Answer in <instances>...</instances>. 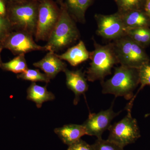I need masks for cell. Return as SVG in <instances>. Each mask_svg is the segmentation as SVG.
I'll list each match as a JSON object with an SVG mask.
<instances>
[{
    "instance_id": "cell-1",
    "label": "cell",
    "mask_w": 150,
    "mask_h": 150,
    "mask_svg": "<svg viewBox=\"0 0 150 150\" xmlns=\"http://www.w3.org/2000/svg\"><path fill=\"white\" fill-rule=\"evenodd\" d=\"M6 4V17L13 29L35 36L39 0H22Z\"/></svg>"
},
{
    "instance_id": "cell-2",
    "label": "cell",
    "mask_w": 150,
    "mask_h": 150,
    "mask_svg": "<svg viewBox=\"0 0 150 150\" xmlns=\"http://www.w3.org/2000/svg\"><path fill=\"white\" fill-rule=\"evenodd\" d=\"M93 40L94 49L90 52L91 62L86 72L87 79L91 82L100 81L101 82L106 76L111 74L112 68L118 64V60L112 42L101 45L93 38Z\"/></svg>"
},
{
    "instance_id": "cell-3",
    "label": "cell",
    "mask_w": 150,
    "mask_h": 150,
    "mask_svg": "<svg viewBox=\"0 0 150 150\" xmlns=\"http://www.w3.org/2000/svg\"><path fill=\"white\" fill-rule=\"evenodd\" d=\"M101 83L103 93L111 94L116 97H123L127 100L131 99L134 91L139 84V69L120 65L115 68L112 77Z\"/></svg>"
},
{
    "instance_id": "cell-4",
    "label": "cell",
    "mask_w": 150,
    "mask_h": 150,
    "mask_svg": "<svg viewBox=\"0 0 150 150\" xmlns=\"http://www.w3.org/2000/svg\"><path fill=\"white\" fill-rule=\"evenodd\" d=\"M59 20L51 32L46 45L48 51L57 52L76 41L80 36L75 20L64 4L60 6Z\"/></svg>"
},
{
    "instance_id": "cell-5",
    "label": "cell",
    "mask_w": 150,
    "mask_h": 150,
    "mask_svg": "<svg viewBox=\"0 0 150 150\" xmlns=\"http://www.w3.org/2000/svg\"><path fill=\"white\" fill-rule=\"evenodd\" d=\"M112 43L118 64L121 66L139 69L150 62L144 48L127 35L113 40Z\"/></svg>"
},
{
    "instance_id": "cell-6",
    "label": "cell",
    "mask_w": 150,
    "mask_h": 150,
    "mask_svg": "<svg viewBox=\"0 0 150 150\" xmlns=\"http://www.w3.org/2000/svg\"><path fill=\"white\" fill-rule=\"evenodd\" d=\"M61 9L53 0H39L35 37L37 41H47L59 20Z\"/></svg>"
},
{
    "instance_id": "cell-7",
    "label": "cell",
    "mask_w": 150,
    "mask_h": 150,
    "mask_svg": "<svg viewBox=\"0 0 150 150\" xmlns=\"http://www.w3.org/2000/svg\"><path fill=\"white\" fill-rule=\"evenodd\" d=\"M127 115L121 121L111 125L108 130V140L124 148L133 144L141 137L137 120L132 117L131 109H127Z\"/></svg>"
},
{
    "instance_id": "cell-8",
    "label": "cell",
    "mask_w": 150,
    "mask_h": 150,
    "mask_svg": "<svg viewBox=\"0 0 150 150\" xmlns=\"http://www.w3.org/2000/svg\"><path fill=\"white\" fill-rule=\"evenodd\" d=\"M96 33L107 40H115L126 35L127 29L118 11L110 15L96 14Z\"/></svg>"
},
{
    "instance_id": "cell-9",
    "label": "cell",
    "mask_w": 150,
    "mask_h": 150,
    "mask_svg": "<svg viewBox=\"0 0 150 150\" xmlns=\"http://www.w3.org/2000/svg\"><path fill=\"white\" fill-rule=\"evenodd\" d=\"M33 36L24 31H12L2 44L4 48L8 49L15 55L25 54L33 51H48L46 46H39L36 44Z\"/></svg>"
},
{
    "instance_id": "cell-10",
    "label": "cell",
    "mask_w": 150,
    "mask_h": 150,
    "mask_svg": "<svg viewBox=\"0 0 150 150\" xmlns=\"http://www.w3.org/2000/svg\"><path fill=\"white\" fill-rule=\"evenodd\" d=\"M121 112H115L111 107L106 110H101L97 113H91L88 118L83 124L85 128L87 135L95 136L97 139L102 138L105 130L111 126L112 119Z\"/></svg>"
},
{
    "instance_id": "cell-11",
    "label": "cell",
    "mask_w": 150,
    "mask_h": 150,
    "mask_svg": "<svg viewBox=\"0 0 150 150\" xmlns=\"http://www.w3.org/2000/svg\"><path fill=\"white\" fill-rule=\"evenodd\" d=\"M66 76V84L67 87L75 94L74 103L77 105L80 97L87 91L88 88L87 79L81 70L71 71L66 69L64 71Z\"/></svg>"
},
{
    "instance_id": "cell-12",
    "label": "cell",
    "mask_w": 150,
    "mask_h": 150,
    "mask_svg": "<svg viewBox=\"0 0 150 150\" xmlns=\"http://www.w3.org/2000/svg\"><path fill=\"white\" fill-rule=\"evenodd\" d=\"M33 66L42 70L50 79L67 69V64L53 51H49L40 61L33 63Z\"/></svg>"
},
{
    "instance_id": "cell-13",
    "label": "cell",
    "mask_w": 150,
    "mask_h": 150,
    "mask_svg": "<svg viewBox=\"0 0 150 150\" xmlns=\"http://www.w3.org/2000/svg\"><path fill=\"white\" fill-rule=\"evenodd\" d=\"M56 133L65 144L70 146L87 135L83 125L68 124L54 129Z\"/></svg>"
},
{
    "instance_id": "cell-14",
    "label": "cell",
    "mask_w": 150,
    "mask_h": 150,
    "mask_svg": "<svg viewBox=\"0 0 150 150\" xmlns=\"http://www.w3.org/2000/svg\"><path fill=\"white\" fill-rule=\"evenodd\" d=\"M90 52L85 43L80 40L76 45L69 48L65 53L57 55L61 60L67 61L73 67H76L89 59Z\"/></svg>"
},
{
    "instance_id": "cell-15",
    "label": "cell",
    "mask_w": 150,
    "mask_h": 150,
    "mask_svg": "<svg viewBox=\"0 0 150 150\" xmlns=\"http://www.w3.org/2000/svg\"><path fill=\"white\" fill-rule=\"evenodd\" d=\"M118 13L127 29L150 27V18L144 10L130 11Z\"/></svg>"
},
{
    "instance_id": "cell-16",
    "label": "cell",
    "mask_w": 150,
    "mask_h": 150,
    "mask_svg": "<svg viewBox=\"0 0 150 150\" xmlns=\"http://www.w3.org/2000/svg\"><path fill=\"white\" fill-rule=\"evenodd\" d=\"M94 0H64L65 6L71 16L76 21L85 23L87 10L92 5Z\"/></svg>"
},
{
    "instance_id": "cell-17",
    "label": "cell",
    "mask_w": 150,
    "mask_h": 150,
    "mask_svg": "<svg viewBox=\"0 0 150 150\" xmlns=\"http://www.w3.org/2000/svg\"><path fill=\"white\" fill-rule=\"evenodd\" d=\"M27 99L35 102L36 106L40 108L43 103L54 100V94L47 90L46 86H42L33 82L27 91Z\"/></svg>"
},
{
    "instance_id": "cell-18",
    "label": "cell",
    "mask_w": 150,
    "mask_h": 150,
    "mask_svg": "<svg viewBox=\"0 0 150 150\" xmlns=\"http://www.w3.org/2000/svg\"><path fill=\"white\" fill-rule=\"evenodd\" d=\"M126 35L144 49L150 45V28H138L127 29Z\"/></svg>"
},
{
    "instance_id": "cell-19",
    "label": "cell",
    "mask_w": 150,
    "mask_h": 150,
    "mask_svg": "<svg viewBox=\"0 0 150 150\" xmlns=\"http://www.w3.org/2000/svg\"><path fill=\"white\" fill-rule=\"evenodd\" d=\"M1 68L15 74H21L28 69L24 54H20L9 62L2 63Z\"/></svg>"
},
{
    "instance_id": "cell-20",
    "label": "cell",
    "mask_w": 150,
    "mask_h": 150,
    "mask_svg": "<svg viewBox=\"0 0 150 150\" xmlns=\"http://www.w3.org/2000/svg\"><path fill=\"white\" fill-rule=\"evenodd\" d=\"M118 6V12L144 10L146 0H114Z\"/></svg>"
},
{
    "instance_id": "cell-21",
    "label": "cell",
    "mask_w": 150,
    "mask_h": 150,
    "mask_svg": "<svg viewBox=\"0 0 150 150\" xmlns=\"http://www.w3.org/2000/svg\"><path fill=\"white\" fill-rule=\"evenodd\" d=\"M18 79L23 80L31 81L33 82H44L48 83L50 82V79L45 74L40 72L38 69H28L24 72L18 74L17 76Z\"/></svg>"
},
{
    "instance_id": "cell-22",
    "label": "cell",
    "mask_w": 150,
    "mask_h": 150,
    "mask_svg": "<svg viewBox=\"0 0 150 150\" xmlns=\"http://www.w3.org/2000/svg\"><path fill=\"white\" fill-rule=\"evenodd\" d=\"M139 83L141 84V86L136 95L133 97L131 101L129 103V105H128L129 106H133L134 98L140 90L144 88L146 86H150V62L146 63L139 68Z\"/></svg>"
},
{
    "instance_id": "cell-23",
    "label": "cell",
    "mask_w": 150,
    "mask_h": 150,
    "mask_svg": "<svg viewBox=\"0 0 150 150\" xmlns=\"http://www.w3.org/2000/svg\"><path fill=\"white\" fill-rule=\"evenodd\" d=\"M94 150H124V148L108 140L97 139L92 144Z\"/></svg>"
},
{
    "instance_id": "cell-24",
    "label": "cell",
    "mask_w": 150,
    "mask_h": 150,
    "mask_svg": "<svg viewBox=\"0 0 150 150\" xmlns=\"http://www.w3.org/2000/svg\"><path fill=\"white\" fill-rule=\"evenodd\" d=\"M13 30L7 18L0 16V43H2Z\"/></svg>"
},
{
    "instance_id": "cell-25",
    "label": "cell",
    "mask_w": 150,
    "mask_h": 150,
    "mask_svg": "<svg viewBox=\"0 0 150 150\" xmlns=\"http://www.w3.org/2000/svg\"><path fill=\"white\" fill-rule=\"evenodd\" d=\"M67 150H94L92 145H90L82 139H80L69 146Z\"/></svg>"
},
{
    "instance_id": "cell-26",
    "label": "cell",
    "mask_w": 150,
    "mask_h": 150,
    "mask_svg": "<svg viewBox=\"0 0 150 150\" xmlns=\"http://www.w3.org/2000/svg\"><path fill=\"white\" fill-rule=\"evenodd\" d=\"M7 7L6 3L3 0H0V16L7 17Z\"/></svg>"
},
{
    "instance_id": "cell-27",
    "label": "cell",
    "mask_w": 150,
    "mask_h": 150,
    "mask_svg": "<svg viewBox=\"0 0 150 150\" xmlns=\"http://www.w3.org/2000/svg\"><path fill=\"white\" fill-rule=\"evenodd\" d=\"M144 10L150 18V0H146Z\"/></svg>"
},
{
    "instance_id": "cell-28",
    "label": "cell",
    "mask_w": 150,
    "mask_h": 150,
    "mask_svg": "<svg viewBox=\"0 0 150 150\" xmlns=\"http://www.w3.org/2000/svg\"><path fill=\"white\" fill-rule=\"evenodd\" d=\"M4 48L2 44L1 43H0V67L1 66L2 64V62L1 59V53L3 49Z\"/></svg>"
},
{
    "instance_id": "cell-29",
    "label": "cell",
    "mask_w": 150,
    "mask_h": 150,
    "mask_svg": "<svg viewBox=\"0 0 150 150\" xmlns=\"http://www.w3.org/2000/svg\"><path fill=\"white\" fill-rule=\"evenodd\" d=\"M6 3V4L8 3L15 2L18 1H22V0H3Z\"/></svg>"
},
{
    "instance_id": "cell-30",
    "label": "cell",
    "mask_w": 150,
    "mask_h": 150,
    "mask_svg": "<svg viewBox=\"0 0 150 150\" xmlns=\"http://www.w3.org/2000/svg\"><path fill=\"white\" fill-rule=\"evenodd\" d=\"M64 0H57V3L60 5V6L62 5L64 3Z\"/></svg>"
},
{
    "instance_id": "cell-31",
    "label": "cell",
    "mask_w": 150,
    "mask_h": 150,
    "mask_svg": "<svg viewBox=\"0 0 150 150\" xmlns=\"http://www.w3.org/2000/svg\"><path fill=\"white\" fill-rule=\"evenodd\" d=\"M149 115H150V113H149V114H147V115H146V116H148Z\"/></svg>"
}]
</instances>
